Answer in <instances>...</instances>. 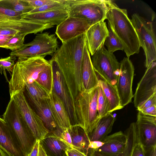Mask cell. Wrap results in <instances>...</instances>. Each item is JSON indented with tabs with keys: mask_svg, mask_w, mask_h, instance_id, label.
Masks as SVG:
<instances>
[{
	"mask_svg": "<svg viewBox=\"0 0 156 156\" xmlns=\"http://www.w3.org/2000/svg\"><path fill=\"white\" fill-rule=\"evenodd\" d=\"M35 81L50 94L52 93L53 89V76L50 62V64L39 73Z\"/></svg>",
	"mask_w": 156,
	"mask_h": 156,
	"instance_id": "f546056e",
	"label": "cell"
},
{
	"mask_svg": "<svg viewBox=\"0 0 156 156\" xmlns=\"http://www.w3.org/2000/svg\"><path fill=\"white\" fill-rule=\"evenodd\" d=\"M26 35L20 33L15 34L2 48L9 49L12 51L18 50L23 46Z\"/></svg>",
	"mask_w": 156,
	"mask_h": 156,
	"instance_id": "e575fe53",
	"label": "cell"
},
{
	"mask_svg": "<svg viewBox=\"0 0 156 156\" xmlns=\"http://www.w3.org/2000/svg\"><path fill=\"white\" fill-rule=\"evenodd\" d=\"M38 156H47L42 147L40 144L39 146Z\"/></svg>",
	"mask_w": 156,
	"mask_h": 156,
	"instance_id": "c3c4849f",
	"label": "cell"
},
{
	"mask_svg": "<svg viewBox=\"0 0 156 156\" xmlns=\"http://www.w3.org/2000/svg\"><path fill=\"white\" fill-rule=\"evenodd\" d=\"M0 156H8L0 148Z\"/></svg>",
	"mask_w": 156,
	"mask_h": 156,
	"instance_id": "f907efd6",
	"label": "cell"
},
{
	"mask_svg": "<svg viewBox=\"0 0 156 156\" xmlns=\"http://www.w3.org/2000/svg\"><path fill=\"white\" fill-rule=\"evenodd\" d=\"M58 47L55 34L46 32L37 34L32 41L24 44L20 49L12 51L9 55L18 57V60L34 57L44 58L47 55L52 56Z\"/></svg>",
	"mask_w": 156,
	"mask_h": 156,
	"instance_id": "52a82bcc",
	"label": "cell"
},
{
	"mask_svg": "<svg viewBox=\"0 0 156 156\" xmlns=\"http://www.w3.org/2000/svg\"><path fill=\"white\" fill-rule=\"evenodd\" d=\"M86 43L85 32L62 43L52 57L63 76L74 79L77 97L82 90V67Z\"/></svg>",
	"mask_w": 156,
	"mask_h": 156,
	"instance_id": "6da1fadb",
	"label": "cell"
},
{
	"mask_svg": "<svg viewBox=\"0 0 156 156\" xmlns=\"http://www.w3.org/2000/svg\"><path fill=\"white\" fill-rule=\"evenodd\" d=\"M16 59V57L11 55L5 58H0V73L1 74L3 73L8 83L9 81L7 78L5 70H6L8 71L11 76Z\"/></svg>",
	"mask_w": 156,
	"mask_h": 156,
	"instance_id": "d590c367",
	"label": "cell"
},
{
	"mask_svg": "<svg viewBox=\"0 0 156 156\" xmlns=\"http://www.w3.org/2000/svg\"><path fill=\"white\" fill-rule=\"evenodd\" d=\"M40 140H37L29 156H38Z\"/></svg>",
	"mask_w": 156,
	"mask_h": 156,
	"instance_id": "f6af8a7d",
	"label": "cell"
},
{
	"mask_svg": "<svg viewBox=\"0 0 156 156\" xmlns=\"http://www.w3.org/2000/svg\"><path fill=\"white\" fill-rule=\"evenodd\" d=\"M109 34V31L104 21L97 23L91 26L85 32L87 46L92 56L104 46V42Z\"/></svg>",
	"mask_w": 156,
	"mask_h": 156,
	"instance_id": "ac0fdd59",
	"label": "cell"
},
{
	"mask_svg": "<svg viewBox=\"0 0 156 156\" xmlns=\"http://www.w3.org/2000/svg\"><path fill=\"white\" fill-rule=\"evenodd\" d=\"M108 27L109 34L104 42V45L107 47V50L112 53L118 50H123V46L120 41L110 26L108 25Z\"/></svg>",
	"mask_w": 156,
	"mask_h": 156,
	"instance_id": "1f68e13d",
	"label": "cell"
},
{
	"mask_svg": "<svg viewBox=\"0 0 156 156\" xmlns=\"http://www.w3.org/2000/svg\"><path fill=\"white\" fill-rule=\"evenodd\" d=\"M99 82L108 101L109 112L122 108L115 85L101 79Z\"/></svg>",
	"mask_w": 156,
	"mask_h": 156,
	"instance_id": "83f0119b",
	"label": "cell"
},
{
	"mask_svg": "<svg viewBox=\"0 0 156 156\" xmlns=\"http://www.w3.org/2000/svg\"><path fill=\"white\" fill-rule=\"evenodd\" d=\"M24 90L26 91V94L36 100H47L50 98V94L35 81L27 84Z\"/></svg>",
	"mask_w": 156,
	"mask_h": 156,
	"instance_id": "4dcf8cb0",
	"label": "cell"
},
{
	"mask_svg": "<svg viewBox=\"0 0 156 156\" xmlns=\"http://www.w3.org/2000/svg\"><path fill=\"white\" fill-rule=\"evenodd\" d=\"M14 35L0 34V47L2 48Z\"/></svg>",
	"mask_w": 156,
	"mask_h": 156,
	"instance_id": "bcb514c9",
	"label": "cell"
},
{
	"mask_svg": "<svg viewBox=\"0 0 156 156\" xmlns=\"http://www.w3.org/2000/svg\"><path fill=\"white\" fill-rule=\"evenodd\" d=\"M74 150L76 152L77 156H88L85 154L84 153L74 148H73Z\"/></svg>",
	"mask_w": 156,
	"mask_h": 156,
	"instance_id": "681fc988",
	"label": "cell"
},
{
	"mask_svg": "<svg viewBox=\"0 0 156 156\" xmlns=\"http://www.w3.org/2000/svg\"><path fill=\"white\" fill-rule=\"evenodd\" d=\"M139 112L145 115L156 117V105L152 106Z\"/></svg>",
	"mask_w": 156,
	"mask_h": 156,
	"instance_id": "7bdbcfd3",
	"label": "cell"
},
{
	"mask_svg": "<svg viewBox=\"0 0 156 156\" xmlns=\"http://www.w3.org/2000/svg\"><path fill=\"white\" fill-rule=\"evenodd\" d=\"M60 138L73 147L71 137L67 129H63Z\"/></svg>",
	"mask_w": 156,
	"mask_h": 156,
	"instance_id": "60d3db41",
	"label": "cell"
},
{
	"mask_svg": "<svg viewBox=\"0 0 156 156\" xmlns=\"http://www.w3.org/2000/svg\"><path fill=\"white\" fill-rule=\"evenodd\" d=\"M143 148L144 156H156V145Z\"/></svg>",
	"mask_w": 156,
	"mask_h": 156,
	"instance_id": "b9f144b4",
	"label": "cell"
},
{
	"mask_svg": "<svg viewBox=\"0 0 156 156\" xmlns=\"http://www.w3.org/2000/svg\"><path fill=\"white\" fill-rule=\"evenodd\" d=\"M99 85L89 91L82 90L75 101L78 125L88 134L96 126L100 118L97 108Z\"/></svg>",
	"mask_w": 156,
	"mask_h": 156,
	"instance_id": "277c9868",
	"label": "cell"
},
{
	"mask_svg": "<svg viewBox=\"0 0 156 156\" xmlns=\"http://www.w3.org/2000/svg\"><path fill=\"white\" fill-rule=\"evenodd\" d=\"M47 156H67L66 151L73 147L60 138L48 133L40 140Z\"/></svg>",
	"mask_w": 156,
	"mask_h": 156,
	"instance_id": "603a6c76",
	"label": "cell"
},
{
	"mask_svg": "<svg viewBox=\"0 0 156 156\" xmlns=\"http://www.w3.org/2000/svg\"><path fill=\"white\" fill-rule=\"evenodd\" d=\"M50 106L59 127L62 129H68L72 126L70 120L64 105L59 97L53 90L48 99Z\"/></svg>",
	"mask_w": 156,
	"mask_h": 156,
	"instance_id": "cb8c5ba5",
	"label": "cell"
},
{
	"mask_svg": "<svg viewBox=\"0 0 156 156\" xmlns=\"http://www.w3.org/2000/svg\"><path fill=\"white\" fill-rule=\"evenodd\" d=\"M103 145L97 151L107 156H116L124 151L126 142V136L121 131L108 136L102 141Z\"/></svg>",
	"mask_w": 156,
	"mask_h": 156,
	"instance_id": "44dd1931",
	"label": "cell"
},
{
	"mask_svg": "<svg viewBox=\"0 0 156 156\" xmlns=\"http://www.w3.org/2000/svg\"><path fill=\"white\" fill-rule=\"evenodd\" d=\"M0 148L8 156H25L9 127L0 117Z\"/></svg>",
	"mask_w": 156,
	"mask_h": 156,
	"instance_id": "d6986e66",
	"label": "cell"
},
{
	"mask_svg": "<svg viewBox=\"0 0 156 156\" xmlns=\"http://www.w3.org/2000/svg\"><path fill=\"white\" fill-rule=\"evenodd\" d=\"M69 16L68 11L60 9L45 11L22 15L21 18L31 20L44 24L57 26Z\"/></svg>",
	"mask_w": 156,
	"mask_h": 156,
	"instance_id": "ffe728a7",
	"label": "cell"
},
{
	"mask_svg": "<svg viewBox=\"0 0 156 156\" xmlns=\"http://www.w3.org/2000/svg\"><path fill=\"white\" fill-rule=\"evenodd\" d=\"M156 93L153 94L146 100L142 102L136 108L138 111L151 107L156 105Z\"/></svg>",
	"mask_w": 156,
	"mask_h": 156,
	"instance_id": "74e56055",
	"label": "cell"
},
{
	"mask_svg": "<svg viewBox=\"0 0 156 156\" xmlns=\"http://www.w3.org/2000/svg\"><path fill=\"white\" fill-rule=\"evenodd\" d=\"M97 108L100 119L110 113L108 101L99 83Z\"/></svg>",
	"mask_w": 156,
	"mask_h": 156,
	"instance_id": "836d02e7",
	"label": "cell"
},
{
	"mask_svg": "<svg viewBox=\"0 0 156 156\" xmlns=\"http://www.w3.org/2000/svg\"><path fill=\"white\" fill-rule=\"evenodd\" d=\"M106 19L108 25L122 43L127 57L138 54L140 47L138 36L127 10L115 3L109 9Z\"/></svg>",
	"mask_w": 156,
	"mask_h": 156,
	"instance_id": "7a4b0ae2",
	"label": "cell"
},
{
	"mask_svg": "<svg viewBox=\"0 0 156 156\" xmlns=\"http://www.w3.org/2000/svg\"><path fill=\"white\" fill-rule=\"evenodd\" d=\"M49 61L53 72V90L63 102L69 116L71 125H78L75 102L70 95L56 62L52 58Z\"/></svg>",
	"mask_w": 156,
	"mask_h": 156,
	"instance_id": "4fadbf2b",
	"label": "cell"
},
{
	"mask_svg": "<svg viewBox=\"0 0 156 156\" xmlns=\"http://www.w3.org/2000/svg\"><path fill=\"white\" fill-rule=\"evenodd\" d=\"M115 118L109 113L100 119L95 127L88 135L90 141H102L111 132Z\"/></svg>",
	"mask_w": 156,
	"mask_h": 156,
	"instance_id": "484cf974",
	"label": "cell"
},
{
	"mask_svg": "<svg viewBox=\"0 0 156 156\" xmlns=\"http://www.w3.org/2000/svg\"><path fill=\"white\" fill-rule=\"evenodd\" d=\"M22 14L0 6V19H20Z\"/></svg>",
	"mask_w": 156,
	"mask_h": 156,
	"instance_id": "8d00e7d4",
	"label": "cell"
},
{
	"mask_svg": "<svg viewBox=\"0 0 156 156\" xmlns=\"http://www.w3.org/2000/svg\"><path fill=\"white\" fill-rule=\"evenodd\" d=\"M27 101L30 103L42 119L49 133L60 138L63 129L58 125L50 106L48 99L37 100L26 93Z\"/></svg>",
	"mask_w": 156,
	"mask_h": 156,
	"instance_id": "e0dca14e",
	"label": "cell"
},
{
	"mask_svg": "<svg viewBox=\"0 0 156 156\" xmlns=\"http://www.w3.org/2000/svg\"><path fill=\"white\" fill-rule=\"evenodd\" d=\"M97 76L93 68L86 43L84 48L82 67V90H90L98 86L99 79Z\"/></svg>",
	"mask_w": 156,
	"mask_h": 156,
	"instance_id": "7402d4cb",
	"label": "cell"
},
{
	"mask_svg": "<svg viewBox=\"0 0 156 156\" xmlns=\"http://www.w3.org/2000/svg\"><path fill=\"white\" fill-rule=\"evenodd\" d=\"M134 68L129 58L124 57L120 62V71L115 85L121 105L130 103L133 95L132 85Z\"/></svg>",
	"mask_w": 156,
	"mask_h": 156,
	"instance_id": "8fae6325",
	"label": "cell"
},
{
	"mask_svg": "<svg viewBox=\"0 0 156 156\" xmlns=\"http://www.w3.org/2000/svg\"><path fill=\"white\" fill-rule=\"evenodd\" d=\"M50 64L49 61L42 57L18 60L9 83L10 98L20 92H23L26 85L35 81L39 73Z\"/></svg>",
	"mask_w": 156,
	"mask_h": 156,
	"instance_id": "3957f363",
	"label": "cell"
},
{
	"mask_svg": "<svg viewBox=\"0 0 156 156\" xmlns=\"http://www.w3.org/2000/svg\"><path fill=\"white\" fill-rule=\"evenodd\" d=\"M91 61L94 70L101 79L116 85L120 63L113 53L109 52L103 46L92 56Z\"/></svg>",
	"mask_w": 156,
	"mask_h": 156,
	"instance_id": "9c48e42d",
	"label": "cell"
},
{
	"mask_svg": "<svg viewBox=\"0 0 156 156\" xmlns=\"http://www.w3.org/2000/svg\"><path fill=\"white\" fill-rule=\"evenodd\" d=\"M53 26L22 18L0 19V30L4 31L7 35H15L18 33L26 35L32 33L36 34L39 32L41 33Z\"/></svg>",
	"mask_w": 156,
	"mask_h": 156,
	"instance_id": "7c38bea8",
	"label": "cell"
},
{
	"mask_svg": "<svg viewBox=\"0 0 156 156\" xmlns=\"http://www.w3.org/2000/svg\"><path fill=\"white\" fill-rule=\"evenodd\" d=\"M104 144L102 141H90L89 145V148L93 150H97Z\"/></svg>",
	"mask_w": 156,
	"mask_h": 156,
	"instance_id": "ee69618b",
	"label": "cell"
},
{
	"mask_svg": "<svg viewBox=\"0 0 156 156\" xmlns=\"http://www.w3.org/2000/svg\"><path fill=\"white\" fill-rule=\"evenodd\" d=\"M131 156H144L143 147L138 141L135 146Z\"/></svg>",
	"mask_w": 156,
	"mask_h": 156,
	"instance_id": "ab89813d",
	"label": "cell"
},
{
	"mask_svg": "<svg viewBox=\"0 0 156 156\" xmlns=\"http://www.w3.org/2000/svg\"><path fill=\"white\" fill-rule=\"evenodd\" d=\"M90 26L82 19L69 16L57 26L55 33L63 43L85 33Z\"/></svg>",
	"mask_w": 156,
	"mask_h": 156,
	"instance_id": "2e32d148",
	"label": "cell"
},
{
	"mask_svg": "<svg viewBox=\"0 0 156 156\" xmlns=\"http://www.w3.org/2000/svg\"><path fill=\"white\" fill-rule=\"evenodd\" d=\"M126 136V142L123 151L116 156H131L135 145L138 142L135 122L130 124L124 133ZM90 156H107L102 154L97 150L91 149Z\"/></svg>",
	"mask_w": 156,
	"mask_h": 156,
	"instance_id": "4316f807",
	"label": "cell"
},
{
	"mask_svg": "<svg viewBox=\"0 0 156 156\" xmlns=\"http://www.w3.org/2000/svg\"><path fill=\"white\" fill-rule=\"evenodd\" d=\"M69 16L82 19L91 26L106 19L108 13L115 3L107 0H66Z\"/></svg>",
	"mask_w": 156,
	"mask_h": 156,
	"instance_id": "5b68a950",
	"label": "cell"
},
{
	"mask_svg": "<svg viewBox=\"0 0 156 156\" xmlns=\"http://www.w3.org/2000/svg\"><path fill=\"white\" fill-rule=\"evenodd\" d=\"M25 156H29L37 140L24 122L12 98L3 115Z\"/></svg>",
	"mask_w": 156,
	"mask_h": 156,
	"instance_id": "8992f818",
	"label": "cell"
},
{
	"mask_svg": "<svg viewBox=\"0 0 156 156\" xmlns=\"http://www.w3.org/2000/svg\"><path fill=\"white\" fill-rule=\"evenodd\" d=\"M137 84L133 95V103L136 108L143 101L156 93V63L153 62L147 68Z\"/></svg>",
	"mask_w": 156,
	"mask_h": 156,
	"instance_id": "5bb4252c",
	"label": "cell"
},
{
	"mask_svg": "<svg viewBox=\"0 0 156 156\" xmlns=\"http://www.w3.org/2000/svg\"><path fill=\"white\" fill-rule=\"evenodd\" d=\"M67 156H77V155L73 148L67 150L66 151Z\"/></svg>",
	"mask_w": 156,
	"mask_h": 156,
	"instance_id": "7dc6e473",
	"label": "cell"
},
{
	"mask_svg": "<svg viewBox=\"0 0 156 156\" xmlns=\"http://www.w3.org/2000/svg\"><path fill=\"white\" fill-rule=\"evenodd\" d=\"M27 1L34 8H36L51 2L53 0H27Z\"/></svg>",
	"mask_w": 156,
	"mask_h": 156,
	"instance_id": "f35d334b",
	"label": "cell"
},
{
	"mask_svg": "<svg viewBox=\"0 0 156 156\" xmlns=\"http://www.w3.org/2000/svg\"><path fill=\"white\" fill-rule=\"evenodd\" d=\"M130 20L137 33L140 46L144 51L145 66L147 68L156 60V38L152 23L136 13L132 15Z\"/></svg>",
	"mask_w": 156,
	"mask_h": 156,
	"instance_id": "ba28073f",
	"label": "cell"
},
{
	"mask_svg": "<svg viewBox=\"0 0 156 156\" xmlns=\"http://www.w3.org/2000/svg\"><path fill=\"white\" fill-rule=\"evenodd\" d=\"M0 6L22 15L28 13L34 9L27 0H0Z\"/></svg>",
	"mask_w": 156,
	"mask_h": 156,
	"instance_id": "f1b7e54d",
	"label": "cell"
},
{
	"mask_svg": "<svg viewBox=\"0 0 156 156\" xmlns=\"http://www.w3.org/2000/svg\"><path fill=\"white\" fill-rule=\"evenodd\" d=\"M68 6L66 0H53L52 2L43 6L34 8L29 13L60 9L68 10Z\"/></svg>",
	"mask_w": 156,
	"mask_h": 156,
	"instance_id": "d6a6232c",
	"label": "cell"
},
{
	"mask_svg": "<svg viewBox=\"0 0 156 156\" xmlns=\"http://www.w3.org/2000/svg\"><path fill=\"white\" fill-rule=\"evenodd\" d=\"M26 126L37 140H40L49 133L40 117L20 92L12 98Z\"/></svg>",
	"mask_w": 156,
	"mask_h": 156,
	"instance_id": "30bf717a",
	"label": "cell"
},
{
	"mask_svg": "<svg viewBox=\"0 0 156 156\" xmlns=\"http://www.w3.org/2000/svg\"><path fill=\"white\" fill-rule=\"evenodd\" d=\"M138 142L144 147L156 145V117L139 111L135 122Z\"/></svg>",
	"mask_w": 156,
	"mask_h": 156,
	"instance_id": "9a60e30c",
	"label": "cell"
},
{
	"mask_svg": "<svg viewBox=\"0 0 156 156\" xmlns=\"http://www.w3.org/2000/svg\"><path fill=\"white\" fill-rule=\"evenodd\" d=\"M67 129L71 137L73 148L89 156L90 141L84 130L77 125L72 126Z\"/></svg>",
	"mask_w": 156,
	"mask_h": 156,
	"instance_id": "d4e9b609",
	"label": "cell"
}]
</instances>
